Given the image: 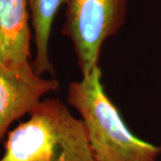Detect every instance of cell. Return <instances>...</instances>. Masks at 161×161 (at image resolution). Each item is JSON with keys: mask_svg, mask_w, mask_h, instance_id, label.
Segmentation results:
<instances>
[{"mask_svg": "<svg viewBox=\"0 0 161 161\" xmlns=\"http://www.w3.org/2000/svg\"><path fill=\"white\" fill-rule=\"evenodd\" d=\"M8 132L0 161H98L81 119L57 98L42 100Z\"/></svg>", "mask_w": 161, "mask_h": 161, "instance_id": "obj_1", "label": "cell"}, {"mask_svg": "<svg viewBox=\"0 0 161 161\" xmlns=\"http://www.w3.org/2000/svg\"><path fill=\"white\" fill-rule=\"evenodd\" d=\"M67 101L77 110L98 161H157L161 147L143 141L127 126L106 93L99 65L68 86Z\"/></svg>", "mask_w": 161, "mask_h": 161, "instance_id": "obj_2", "label": "cell"}, {"mask_svg": "<svg viewBox=\"0 0 161 161\" xmlns=\"http://www.w3.org/2000/svg\"><path fill=\"white\" fill-rule=\"evenodd\" d=\"M127 0H70L62 33L74 46L81 76L98 66L105 40L124 24Z\"/></svg>", "mask_w": 161, "mask_h": 161, "instance_id": "obj_3", "label": "cell"}, {"mask_svg": "<svg viewBox=\"0 0 161 161\" xmlns=\"http://www.w3.org/2000/svg\"><path fill=\"white\" fill-rule=\"evenodd\" d=\"M59 82L35 72L32 64H0V141L15 120L30 114Z\"/></svg>", "mask_w": 161, "mask_h": 161, "instance_id": "obj_4", "label": "cell"}, {"mask_svg": "<svg viewBox=\"0 0 161 161\" xmlns=\"http://www.w3.org/2000/svg\"><path fill=\"white\" fill-rule=\"evenodd\" d=\"M27 0H0V64L29 63L31 33Z\"/></svg>", "mask_w": 161, "mask_h": 161, "instance_id": "obj_5", "label": "cell"}, {"mask_svg": "<svg viewBox=\"0 0 161 161\" xmlns=\"http://www.w3.org/2000/svg\"><path fill=\"white\" fill-rule=\"evenodd\" d=\"M70 0H27L30 15L34 31L36 55L32 65L40 76L45 74L54 75V69L49 58V40L53 22L59 8Z\"/></svg>", "mask_w": 161, "mask_h": 161, "instance_id": "obj_6", "label": "cell"}]
</instances>
